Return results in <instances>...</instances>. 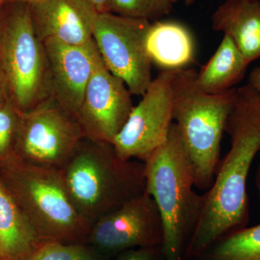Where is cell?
Wrapping results in <instances>:
<instances>
[{"label":"cell","instance_id":"obj_27","mask_svg":"<svg viewBox=\"0 0 260 260\" xmlns=\"http://www.w3.org/2000/svg\"><path fill=\"white\" fill-rule=\"evenodd\" d=\"M39 1H41V0H7V3H24L32 4V3H37Z\"/></svg>","mask_w":260,"mask_h":260},{"label":"cell","instance_id":"obj_9","mask_svg":"<svg viewBox=\"0 0 260 260\" xmlns=\"http://www.w3.org/2000/svg\"><path fill=\"white\" fill-rule=\"evenodd\" d=\"M173 73L162 70L153 80L113 140L120 158L144 162L165 143L173 123Z\"/></svg>","mask_w":260,"mask_h":260},{"label":"cell","instance_id":"obj_8","mask_svg":"<svg viewBox=\"0 0 260 260\" xmlns=\"http://www.w3.org/2000/svg\"><path fill=\"white\" fill-rule=\"evenodd\" d=\"M83 138L76 118L51 96L21 112L15 159L59 170Z\"/></svg>","mask_w":260,"mask_h":260},{"label":"cell","instance_id":"obj_28","mask_svg":"<svg viewBox=\"0 0 260 260\" xmlns=\"http://www.w3.org/2000/svg\"><path fill=\"white\" fill-rule=\"evenodd\" d=\"M174 3H179V2H181V3H184L186 5H191L194 4L196 0H174Z\"/></svg>","mask_w":260,"mask_h":260},{"label":"cell","instance_id":"obj_7","mask_svg":"<svg viewBox=\"0 0 260 260\" xmlns=\"http://www.w3.org/2000/svg\"><path fill=\"white\" fill-rule=\"evenodd\" d=\"M151 22L114 13H99L93 40L111 73L124 82L133 95H143L153 81V61L147 49Z\"/></svg>","mask_w":260,"mask_h":260},{"label":"cell","instance_id":"obj_17","mask_svg":"<svg viewBox=\"0 0 260 260\" xmlns=\"http://www.w3.org/2000/svg\"><path fill=\"white\" fill-rule=\"evenodd\" d=\"M248 65L232 39L223 35L210 60L197 73V85L207 93L227 91L242 81Z\"/></svg>","mask_w":260,"mask_h":260},{"label":"cell","instance_id":"obj_20","mask_svg":"<svg viewBox=\"0 0 260 260\" xmlns=\"http://www.w3.org/2000/svg\"><path fill=\"white\" fill-rule=\"evenodd\" d=\"M174 0H111V13L158 21L172 12Z\"/></svg>","mask_w":260,"mask_h":260},{"label":"cell","instance_id":"obj_13","mask_svg":"<svg viewBox=\"0 0 260 260\" xmlns=\"http://www.w3.org/2000/svg\"><path fill=\"white\" fill-rule=\"evenodd\" d=\"M38 37L73 46L93 40L99 13L84 0H41L30 4Z\"/></svg>","mask_w":260,"mask_h":260},{"label":"cell","instance_id":"obj_25","mask_svg":"<svg viewBox=\"0 0 260 260\" xmlns=\"http://www.w3.org/2000/svg\"><path fill=\"white\" fill-rule=\"evenodd\" d=\"M248 84L260 93V67H256L251 70L249 73Z\"/></svg>","mask_w":260,"mask_h":260},{"label":"cell","instance_id":"obj_26","mask_svg":"<svg viewBox=\"0 0 260 260\" xmlns=\"http://www.w3.org/2000/svg\"><path fill=\"white\" fill-rule=\"evenodd\" d=\"M255 184L260 201V164H259V166H258L257 170H256V172Z\"/></svg>","mask_w":260,"mask_h":260},{"label":"cell","instance_id":"obj_10","mask_svg":"<svg viewBox=\"0 0 260 260\" xmlns=\"http://www.w3.org/2000/svg\"><path fill=\"white\" fill-rule=\"evenodd\" d=\"M164 226L155 201L144 194L126 202L90 226L85 243L108 254L161 246Z\"/></svg>","mask_w":260,"mask_h":260},{"label":"cell","instance_id":"obj_19","mask_svg":"<svg viewBox=\"0 0 260 260\" xmlns=\"http://www.w3.org/2000/svg\"><path fill=\"white\" fill-rule=\"evenodd\" d=\"M20 117L11 100L0 104V167L15 159Z\"/></svg>","mask_w":260,"mask_h":260},{"label":"cell","instance_id":"obj_18","mask_svg":"<svg viewBox=\"0 0 260 260\" xmlns=\"http://www.w3.org/2000/svg\"><path fill=\"white\" fill-rule=\"evenodd\" d=\"M205 260H260V224L228 234L210 246Z\"/></svg>","mask_w":260,"mask_h":260},{"label":"cell","instance_id":"obj_16","mask_svg":"<svg viewBox=\"0 0 260 260\" xmlns=\"http://www.w3.org/2000/svg\"><path fill=\"white\" fill-rule=\"evenodd\" d=\"M147 49L153 64L162 70L184 68L194 59V43L191 32L177 22L151 23Z\"/></svg>","mask_w":260,"mask_h":260},{"label":"cell","instance_id":"obj_21","mask_svg":"<svg viewBox=\"0 0 260 260\" xmlns=\"http://www.w3.org/2000/svg\"><path fill=\"white\" fill-rule=\"evenodd\" d=\"M27 260H98L95 251L84 243L44 241Z\"/></svg>","mask_w":260,"mask_h":260},{"label":"cell","instance_id":"obj_3","mask_svg":"<svg viewBox=\"0 0 260 260\" xmlns=\"http://www.w3.org/2000/svg\"><path fill=\"white\" fill-rule=\"evenodd\" d=\"M144 162L146 192L155 201L162 219L164 258L184 260L201 217L204 198L194 191V173L175 123L165 143Z\"/></svg>","mask_w":260,"mask_h":260},{"label":"cell","instance_id":"obj_2","mask_svg":"<svg viewBox=\"0 0 260 260\" xmlns=\"http://www.w3.org/2000/svg\"><path fill=\"white\" fill-rule=\"evenodd\" d=\"M59 171L70 198L90 225L146 191L145 162L120 158L108 142L84 137Z\"/></svg>","mask_w":260,"mask_h":260},{"label":"cell","instance_id":"obj_5","mask_svg":"<svg viewBox=\"0 0 260 260\" xmlns=\"http://www.w3.org/2000/svg\"><path fill=\"white\" fill-rule=\"evenodd\" d=\"M0 177L42 242L85 243L91 225L75 207L59 170L14 159L0 167Z\"/></svg>","mask_w":260,"mask_h":260},{"label":"cell","instance_id":"obj_15","mask_svg":"<svg viewBox=\"0 0 260 260\" xmlns=\"http://www.w3.org/2000/svg\"><path fill=\"white\" fill-rule=\"evenodd\" d=\"M42 242L0 177V260H27Z\"/></svg>","mask_w":260,"mask_h":260},{"label":"cell","instance_id":"obj_24","mask_svg":"<svg viewBox=\"0 0 260 260\" xmlns=\"http://www.w3.org/2000/svg\"><path fill=\"white\" fill-rule=\"evenodd\" d=\"M96 10L99 13L111 12V0H84Z\"/></svg>","mask_w":260,"mask_h":260},{"label":"cell","instance_id":"obj_4","mask_svg":"<svg viewBox=\"0 0 260 260\" xmlns=\"http://www.w3.org/2000/svg\"><path fill=\"white\" fill-rule=\"evenodd\" d=\"M197 73L194 69L174 70L172 116L192 168L195 187L206 191L213 185L221 160L222 138L237 88L205 93L197 85Z\"/></svg>","mask_w":260,"mask_h":260},{"label":"cell","instance_id":"obj_12","mask_svg":"<svg viewBox=\"0 0 260 260\" xmlns=\"http://www.w3.org/2000/svg\"><path fill=\"white\" fill-rule=\"evenodd\" d=\"M50 78L51 96L76 117L85 89L100 54L94 40L73 46L48 39L44 42Z\"/></svg>","mask_w":260,"mask_h":260},{"label":"cell","instance_id":"obj_6","mask_svg":"<svg viewBox=\"0 0 260 260\" xmlns=\"http://www.w3.org/2000/svg\"><path fill=\"white\" fill-rule=\"evenodd\" d=\"M0 49L10 100L20 112L51 97L47 54L30 4L7 3L0 10Z\"/></svg>","mask_w":260,"mask_h":260},{"label":"cell","instance_id":"obj_23","mask_svg":"<svg viewBox=\"0 0 260 260\" xmlns=\"http://www.w3.org/2000/svg\"><path fill=\"white\" fill-rule=\"evenodd\" d=\"M10 100L9 88L8 80L3 66L2 59L1 49H0V104Z\"/></svg>","mask_w":260,"mask_h":260},{"label":"cell","instance_id":"obj_1","mask_svg":"<svg viewBox=\"0 0 260 260\" xmlns=\"http://www.w3.org/2000/svg\"><path fill=\"white\" fill-rule=\"evenodd\" d=\"M225 133L230 138V149L220 160L213 185L203 194V212L184 260L201 257L214 243L249 223L246 185L260 152V93L248 83L237 88Z\"/></svg>","mask_w":260,"mask_h":260},{"label":"cell","instance_id":"obj_11","mask_svg":"<svg viewBox=\"0 0 260 260\" xmlns=\"http://www.w3.org/2000/svg\"><path fill=\"white\" fill-rule=\"evenodd\" d=\"M132 95L124 82L99 56L75 117L84 137L112 143L135 107Z\"/></svg>","mask_w":260,"mask_h":260},{"label":"cell","instance_id":"obj_14","mask_svg":"<svg viewBox=\"0 0 260 260\" xmlns=\"http://www.w3.org/2000/svg\"><path fill=\"white\" fill-rule=\"evenodd\" d=\"M211 25L232 39L248 64L259 59V0H225L214 12Z\"/></svg>","mask_w":260,"mask_h":260},{"label":"cell","instance_id":"obj_22","mask_svg":"<svg viewBox=\"0 0 260 260\" xmlns=\"http://www.w3.org/2000/svg\"><path fill=\"white\" fill-rule=\"evenodd\" d=\"M113 260H165V258L162 252L161 246H156L126 251Z\"/></svg>","mask_w":260,"mask_h":260},{"label":"cell","instance_id":"obj_29","mask_svg":"<svg viewBox=\"0 0 260 260\" xmlns=\"http://www.w3.org/2000/svg\"><path fill=\"white\" fill-rule=\"evenodd\" d=\"M7 0H0V10L3 8V6L6 4Z\"/></svg>","mask_w":260,"mask_h":260}]
</instances>
